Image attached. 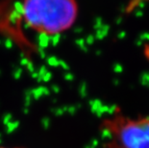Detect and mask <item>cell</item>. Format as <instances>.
I'll list each match as a JSON object with an SVG mask.
<instances>
[{
  "instance_id": "1",
  "label": "cell",
  "mask_w": 149,
  "mask_h": 148,
  "mask_svg": "<svg viewBox=\"0 0 149 148\" xmlns=\"http://www.w3.org/2000/svg\"><path fill=\"white\" fill-rule=\"evenodd\" d=\"M21 19L31 31L56 37L72 28L79 14L77 0H21Z\"/></svg>"
},
{
  "instance_id": "4",
  "label": "cell",
  "mask_w": 149,
  "mask_h": 148,
  "mask_svg": "<svg viewBox=\"0 0 149 148\" xmlns=\"http://www.w3.org/2000/svg\"><path fill=\"white\" fill-rule=\"evenodd\" d=\"M0 148H10V147H5V146H2V145H0Z\"/></svg>"
},
{
  "instance_id": "3",
  "label": "cell",
  "mask_w": 149,
  "mask_h": 148,
  "mask_svg": "<svg viewBox=\"0 0 149 148\" xmlns=\"http://www.w3.org/2000/svg\"><path fill=\"white\" fill-rule=\"evenodd\" d=\"M141 6H149V0H126L125 12L127 14H131Z\"/></svg>"
},
{
  "instance_id": "2",
  "label": "cell",
  "mask_w": 149,
  "mask_h": 148,
  "mask_svg": "<svg viewBox=\"0 0 149 148\" xmlns=\"http://www.w3.org/2000/svg\"><path fill=\"white\" fill-rule=\"evenodd\" d=\"M99 128L102 148H149V114L132 116L115 110Z\"/></svg>"
}]
</instances>
